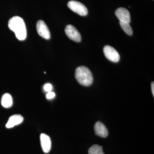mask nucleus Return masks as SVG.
I'll use <instances>...</instances> for the list:
<instances>
[{"instance_id":"9d476101","label":"nucleus","mask_w":154,"mask_h":154,"mask_svg":"<svg viewBox=\"0 0 154 154\" xmlns=\"http://www.w3.org/2000/svg\"><path fill=\"white\" fill-rule=\"evenodd\" d=\"M94 130L96 134L100 137H106L108 136V130L105 125L100 122H98L95 124Z\"/></svg>"},{"instance_id":"423d86ee","label":"nucleus","mask_w":154,"mask_h":154,"mask_svg":"<svg viewBox=\"0 0 154 154\" xmlns=\"http://www.w3.org/2000/svg\"><path fill=\"white\" fill-rule=\"evenodd\" d=\"M36 30L37 33L42 38L49 39L51 38V33L48 27L45 22L40 20L36 23Z\"/></svg>"},{"instance_id":"4468645a","label":"nucleus","mask_w":154,"mask_h":154,"mask_svg":"<svg viewBox=\"0 0 154 154\" xmlns=\"http://www.w3.org/2000/svg\"><path fill=\"white\" fill-rule=\"evenodd\" d=\"M43 89H44V90L45 92H48V93L51 92L52 91L53 89L52 85L49 84V83H47V84L44 85Z\"/></svg>"},{"instance_id":"dca6fc26","label":"nucleus","mask_w":154,"mask_h":154,"mask_svg":"<svg viewBox=\"0 0 154 154\" xmlns=\"http://www.w3.org/2000/svg\"><path fill=\"white\" fill-rule=\"evenodd\" d=\"M151 87H152V93L153 95V96L154 95V82H152V85H151Z\"/></svg>"},{"instance_id":"7ed1b4c3","label":"nucleus","mask_w":154,"mask_h":154,"mask_svg":"<svg viewBox=\"0 0 154 154\" xmlns=\"http://www.w3.org/2000/svg\"><path fill=\"white\" fill-rule=\"evenodd\" d=\"M67 6L69 8L80 16H86L88 14V10L82 3L76 1L68 2Z\"/></svg>"},{"instance_id":"39448f33","label":"nucleus","mask_w":154,"mask_h":154,"mask_svg":"<svg viewBox=\"0 0 154 154\" xmlns=\"http://www.w3.org/2000/svg\"><path fill=\"white\" fill-rule=\"evenodd\" d=\"M65 31L67 36L70 39L76 42L81 41L82 36L81 34L74 26L71 25H67Z\"/></svg>"},{"instance_id":"0eeeda50","label":"nucleus","mask_w":154,"mask_h":154,"mask_svg":"<svg viewBox=\"0 0 154 154\" xmlns=\"http://www.w3.org/2000/svg\"><path fill=\"white\" fill-rule=\"evenodd\" d=\"M115 14L120 22L129 23L130 22V14L127 9L123 8H119L116 11Z\"/></svg>"},{"instance_id":"f257e3e1","label":"nucleus","mask_w":154,"mask_h":154,"mask_svg":"<svg viewBox=\"0 0 154 154\" xmlns=\"http://www.w3.org/2000/svg\"><path fill=\"white\" fill-rule=\"evenodd\" d=\"M8 27L14 32L16 37L19 40L23 41L27 37V30L24 20L21 17L15 16L9 20Z\"/></svg>"},{"instance_id":"2eb2a0df","label":"nucleus","mask_w":154,"mask_h":154,"mask_svg":"<svg viewBox=\"0 0 154 154\" xmlns=\"http://www.w3.org/2000/svg\"><path fill=\"white\" fill-rule=\"evenodd\" d=\"M55 94L54 92L51 91V92H48L46 95V98L48 99H53L55 97Z\"/></svg>"},{"instance_id":"20e7f679","label":"nucleus","mask_w":154,"mask_h":154,"mask_svg":"<svg viewBox=\"0 0 154 154\" xmlns=\"http://www.w3.org/2000/svg\"><path fill=\"white\" fill-rule=\"evenodd\" d=\"M104 54L109 60L113 62H118L120 60L119 54L114 48L110 45H106L104 48Z\"/></svg>"},{"instance_id":"ddd939ff","label":"nucleus","mask_w":154,"mask_h":154,"mask_svg":"<svg viewBox=\"0 0 154 154\" xmlns=\"http://www.w3.org/2000/svg\"><path fill=\"white\" fill-rule=\"evenodd\" d=\"M120 26L122 28L125 32L129 35H132L133 34V30L131 26L130 25L129 23L124 22H119Z\"/></svg>"},{"instance_id":"9b49d317","label":"nucleus","mask_w":154,"mask_h":154,"mask_svg":"<svg viewBox=\"0 0 154 154\" xmlns=\"http://www.w3.org/2000/svg\"><path fill=\"white\" fill-rule=\"evenodd\" d=\"M13 104V98L10 94H5L3 95L2 99V105L6 108L12 107Z\"/></svg>"},{"instance_id":"f03ea898","label":"nucleus","mask_w":154,"mask_h":154,"mask_svg":"<svg viewBox=\"0 0 154 154\" xmlns=\"http://www.w3.org/2000/svg\"><path fill=\"white\" fill-rule=\"evenodd\" d=\"M75 77L79 84L85 86L91 85L94 80L91 70L85 66L77 68L75 72Z\"/></svg>"},{"instance_id":"f8f14e48","label":"nucleus","mask_w":154,"mask_h":154,"mask_svg":"<svg viewBox=\"0 0 154 154\" xmlns=\"http://www.w3.org/2000/svg\"><path fill=\"white\" fill-rule=\"evenodd\" d=\"M89 154H104L102 146L98 145H94L89 149Z\"/></svg>"},{"instance_id":"6e6552de","label":"nucleus","mask_w":154,"mask_h":154,"mask_svg":"<svg viewBox=\"0 0 154 154\" xmlns=\"http://www.w3.org/2000/svg\"><path fill=\"white\" fill-rule=\"evenodd\" d=\"M40 138L42 150L45 153H48L51 149V142L50 138L47 134H42Z\"/></svg>"},{"instance_id":"1a4fd4ad","label":"nucleus","mask_w":154,"mask_h":154,"mask_svg":"<svg viewBox=\"0 0 154 154\" xmlns=\"http://www.w3.org/2000/svg\"><path fill=\"white\" fill-rule=\"evenodd\" d=\"M23 120L24 118L22 115L15 114L9 118L8 121L6 125V127L8 128H12L22 123Z\"/></svg>"}]
</instances>
